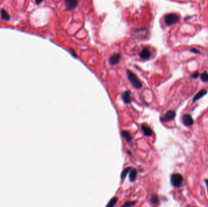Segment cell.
Returning <instances> with one entry per match:
<instances>
[{"instance_id": "cell-1", "label": "cell", "mask_w": 208, "mask_h": 207, "mask_svg": "<svg viewBox=\"0 0 208 207\" xmlns=\"http://www.w3.org/2000/svg\"><path fill=\"white\" fill-rule=\"evenodd\" d=\"M127 73L128 78L129 79V80L131 82L132 85L136 89H141V88L143 87L142 83H141L139 79L137 77L136 75L134 73H133L131 71H130V70H127Z\"/></svg>"}, {"instance_id": "cell-2", "label": "cell", "mask_w": 208, "mask_h": 207, "mask_svg": "<svg viewBox=\"0 0 208 207\" xmlns=\"http://www.w3.org/2000/svg\"><path fill=\"white\" fill-rule=\"evenodd\" d=\"M180 17L178 15L175 14H167L164 17V22L167 26H171L176 23H177L179 21Z\"/></svg>"}, {"instance_id": "cell-3", "label": "cell", "mask_w": 208, "mask_h": 207, "mask_svg": "<svg viewBox=\"0 0 208 207\" xmlns=\"http://www.w3.org/2000/svg\"><path fill=\"white\" fill-rule=\"evenodd\" d=\"M183 181V176L180 174H174L171 176V183L172 185L176 188H179Z\"/></svg>"}, {"instance_id": "cell-4", "label": "cell", "mask_w": 208, "mask_h": 207, "mask_svg": "<svg viewBox=\"0 0 208 207\" xmlns=\"http://www.w3.org/2000/svg\"><path fill=\"white\" fill-rule=\"evenodd\" d=\"M175 117V112L173 111H169L166 112L164 116L161 118L162 122H169L174 119Z\"/></svg>"}, {"instance_id": "cell-5", "label": "cell", "mask_w": 208, "mask_h": 207, "mask_svg": "<svg viewBox=\"0 0 208 207\" xmlns=\"http://www.w3.org/2000/svg\"><path fill=\"white\" fill-rule=\"evenodd\" d=\"M77 0H65V5L67 9L73 11L77 6Z\"/></svg>"}, {"instance_id": "cell-6", "label": "cell", "mask_w": 208, "mask_h": 207, "mask_svg": "<svg viewBox=\"0 0 208 207\" xmlns=\"http://www.w3.org/2000/svg\"><path fill=\"white\" fill-rule=\"evenodd\" d=\"M150 56H151V53H150V51L147 47L143 48V50L139 53V57H141V58L144 60H149Z\"/></svg>"}, {"instance_id": "cell-7", "label": "cell", "mask_w": 208, "mask_h": 207, "mask_svg": "<svg viewBox=\"0 0 208 207\" xmlns=\"http://www.w3.org/2000/svg\"><path fill=\"white\" fill-rule=\"evenodd\" d=\"M121 55L119 54H115L110 57L109 58V63L110 65L113 66L118 64L121 59Z\"/></svg>"}, {"instance_id": "cell-8", "label": "cell", "mask_w": 208, "mask_h": 207, "mask_svg": "<svg viewBox=\"0 0 208 207\" xmlns=\"http://www.w3.org/2000/svg\"><path fill=\"white\" fill-rule=\"evenodd\" d=\"M183 122L186 126H191L193 125V120L191 115L185 114L183 117Z\"/></svg>"}, {"instance_id": "cell-9", "label": "cell", "mask_w": 208, "mask_h": 207, "mask_svg": "<svg viewBox=\"0 0 208 207\" xmlns=\"http://www.w3.org/2000/svg\"><path fill=\"white\" fill-rule=\"evenodd\" d=\"M122 100L125 104H128L131 102V99L130 96V92L129 91H127L123 92L122 94Z\"/></svg>"}, {"instance_id": "cell-10", "label": "cell", "mask_w": 208, "mask_h": 207, "mask_svg": "<svg viewBox=\"0 0 208 207\" xmlns=\"http://www.w3.org/2000/svg\"><path fill=\"white\" fill-rule=\"evenodd\" d=\"M141 129H142V131L144 135L150 136V135H152L153 134L152 130L150 129L149 127L145 126V125L142 126V127H141Z\"/></svg>"}, {"instance_id": "cell-11", "label": "cell", "mask_w": 208, "mask_h": 207, "mask_svg": "<svg viewBox=\"0 0 208 207\" xmlns=\"http://www.w3.org/2000/svg\"><path fill=\"white\" fill-rule=\"evenodd\" d=\"M206 93H207V91L206 90H205V89L201 90L200 92H198V93H197L195 95V97L193 99V102H195V101L198 100V99L202 98L203 96L206 94Z\"/></svg>"}, {"instance_id": "cell-12", "label": "cell", "mask_w": 208, "mask_h": 207, "mask_svg": "<svg viewBox=\"0 0 208 207\" xmlns=\"http://www.w3.org/2000/svg\"><path fill=\"white\" fill-rule=\"evenodd\" d=\"M121 135H122V137L127 141V142H130L131 141L132 137H131V136L129 132L126 131H122L121 132Z\"/></svg>"}, {"instance_id": "cell-13", "label": "cell", "mask_w": 208, "mask_h": 207, "mask_svg": "<svg viewBox=\"0 0 208 207\" xmlns=\"http://www.w3.org/2000/svg\"><path fill=\"white\" fill-rule=\"evenodd\" d=\"M137 174H138V172H137V170L135 169L132 170L130 171V173L129 175V179L131 182L135 181V180L136 179V177L137 176Z\"/></svg>"}, {"instance_id": "cell-14", "label": "cell", "mask_w": 208, "mask_h": 207, "mask_svg": "<svg viewBox=\"0 0 208 207\" xmlns=\"http://www.w3.org/2000/svg\"><path fill=\"white\" fill-rule=\"evenodd\" d=\"M1 17L4 20L7 21L10 19V16L8 14V13L5 11V10H1Z\"/></svg>"}, {"instance_id": "cell-15", "label": "cell", "mask_w": 208, "mask_h": 207, "mask_svg": "<svg viewBox=\"0 0 208 207\" xmlns=\"http://www.w3.org/2000/svg\"><path fill=\"white\" fill-rule=\"evenodd\" d=\"M118 200V199L117 197H113V199L109 202V203L108 204V205H107V206H109V207L114 206L116 204Z\"/></svg>"}, {"instance_id": "cell-16", "label": "cell", "mask_w": 208, "mask_h": 207, "mask_svg": "<svg viewBox=\"0 0 208 207\" xmlns=\"http://www.w3.org/2000/svg\"><path fill=\"white\" fill-rule=\"evenodd\" d=\"M150 202L153 205H156L158 203V197L156 195H152L150 198Z\"/></svg>"}, {"instance_id": "cell-17", "label": "cell", "mask_w": 208, "mask_h": 207, "mask_svg": "<svg viewBox=\"0 0 208 207\" xmlns=\"http://www.w3.org/2000/svg\"><path fill=\"white\" fill-rule=\"evenodd\" d=\"M130 170H131V168H127L125 170H123V171H122V173L121 174V179H124L125 177V176L127 175V174L128 173V172H129Z\"/></svg>"}, {"instance_id": "cell-18", "label": "cell", "mask_w": 208, "mask_h": 207, "mask_svg": "<svg viewBox=\"0 0 208 207\" xmlns=\"http://www.w3.org/2000/svg\"><path fill=\"white\" fill-rule=\"evenodd\" d=\"M201 79L203 81H208V74L207 72H203L201 75Z\"/></svg>"}, {"instance_id": "cell-19", "label": "cell", "mask_w": 208, "mask_h": 207, "mask_svg": "<svg viewBox=\"0 0 208 207\" xmlns=\"http://www.w3.org/2000/svg\"><path fill=\"white\" fill-rule=\"evenodd\" d=\"M136 204L135 202H127L125 204H123L122 205V206H133L135 205Z\"/></svg>"}, {"instance_id": "cell-20", "label": "cell", "mask_w": 208, "mask_h": 207, "mask_svg": "<svg viewBox=\"0 0 208 207\" xmlns=\"http://www.w3.org/2000/svg\"><path fill=\"white\" fill-rule=\"evenodd\" d=\"M191 52L192 53H194V54H199V53H200V51L196 49H192L191 50Z\"/></svg>"}, {"instance_id": "cell-21", "label": "cell", "mask_w": 208, "mask_h": 207, "mask_svg": "<svg viewBox=\"0 0 208 207\" xmlns=\"http://www.w3.org/2000/svg\"><path fill=\"white\" fill-rule=\"evenodd\" d=\"M198 76H199V74H198V72H195V73L194 74H193V75H192V78H197Z\"/></svg>"}, {"instance_id": "cell-22", "label": "cell", "mask_w": 208, "mask_h": 207, "mask_svg": "<svg viewBox=\"0 0 208 207\" xmlns=\"http://www.w3.org/2000/svg\"><path fill=\"white\" fill-rule=\"evenodd\" d=\"M42 1L43 0H36V3H37V4H40Z\"/></svg>"}, {"instance_id": "cell-23", "label": "cell", "mask_w": 208, "mask_h": 207, "mask_svg": "<svg viewBox=\"0 0 208 207\" xmlns=\"http://www.w3.org/2000/svg\"><path fill=\"white\" fill-rule=\"evenodd\" d=\"M205 182L206 183V185H207V190H208V180H206Z\"/></svg>"}]
</instances>
